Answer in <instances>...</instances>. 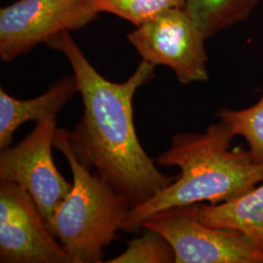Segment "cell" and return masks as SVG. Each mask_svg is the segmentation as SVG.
<instances>
[{"label":"cell","mask_w":263,"mask_h":263,"mask_svg":"<svg viewBox=\"0 0 263 263\" xmlns=\"http://www.w3.org/2000/svg\"><path fill=\"white\" fill-rule=\"evenodd\" d=\"M62 52L73 70L83 114L66 131L77 160L125 198L139 206L170 185L175 178L160 172L139 141L134 125L133 100L154 77L156 66L141 62L129 79L116 83L104 78L88 61L68 31L47 43Z\"/></svg>","instance_id":"6da1fadb"},{"label":"cell","mask_w":263,"mask_h":263,"mask_svg":"<svg viewBox=\"0 0 263 263\" xmlns=\"http://www.w3.org/2000/svg\"><path fill=\"white\" fill-rule=\"evenodd\" d=\"M234 138L222 120L210 125L204 133L175 135L169 149L154 160L164 167H178L179 178L148 201L131 208L123 231L140 230L145 218L163 211L234 200L263 182L262 165L249 149H231Z\"/></svg>","instance_id":"7a4b0ae2"},{"label":"cell","mask_w":263,"mask_h":263,"mask_svg":"<svg viewBox=\"0 0 263 263\" xmlns=\"http://www.w3.org/2000/svg\"><path fill=\"white\" fill-rule=\"evenodd\" d=\"M54 147L72 173V187L47 223L70 263H100L104 248L115 240L130 203L76 158L66 130L57 128Z\"/></svg>","instance_id":"3957f363"},{"label":"cell","mask_w":263,"mask_h":263,"mask_svg":"<svg viewBox=\"0 0 263 263\" xmlns=\"http://www.w3.org/2000/svg\"><path fill=\"white\" fill-rule=\"evenodd\" d=\"M206 39L183 8L166 10L128 34L143 61L168 66L181 84L209 79Z\"/></svg>","instance_id":"277c9868"},{"label":"cell","mask_w":263,"mask_h":263,"mask_svg":"<svg viewBox=\"0 0 263 263\" xmlns=\"http://www.w3.org/2000/svg\"><path fill=\"white\" fill-rule=\"evenodd\" d=\"M56 131L57 115H51L36 122L23 141L0 151V182L25 188L46 223L72 187L53 159Z\"/></svg>","instance_id":"5b68a950"},{"label":"cell","mask_w":263,"mask_h":263,"mask_svg":"<svg viewBox=\"0 0 263 263\" xmlns=\"http://www.w3.org/2000/svg\"><path fill=\"white\" fill-rule=\"evenodd\" d=\"M98 14L87 0H18L0 9V58L13 62L63 32L84 28Z\"/></svg>","instance_id":"8992f818"},{"label":"cell","mask_w":263,"mask_h":263,"mask_svg":"<svg viewBox=\"0 0 263 263\" xmlns=\"http://www.w3.org/2000/svg\"><path fill=\"white\" fill-rule=\"evenodd\" d=\"M141 228L164 236L176 263H263V251L241 231L202 224L179 208L148 216Z\"/></svg>","instance_id":"52a82bcc"},{"label":"cell","mask_w":263,"mask_h":263,"mask_svg":"<svg viewBox=\"0 0 263 263\" xmlns=\"http://www.w3.org/2000/svg\"><path fill=\"white\" fill-rule=\"evenodd\" d=\"M0 262L70 263L31 195L0 182Z\"/></svg>","instance_id":"ba28073f"},{"label":"cell","mask_w":263,"mask_h":263,"mask_svg":"<svg viewBox=\"0 0 263 263\" xmlns=\"http://www.w3.org/2000/svg\"><path fill=\"white\" fill-rule=\"evenodd\" d=\"M78 88L74 76H66L50 86L45 93L29 100H18L0 89V148L11 145L15 132L28 121L38 122L57 115Z\"/></svg>","instance_id":"9c48e42d"},{"label":"cell","mask_w":263,"mask_h":263,"mask_svg":"<svg viewBox=\"0 0 263 263\" xmlns=\"http://www.w3.org/2000/svg\"><path fill=\"white\" fill-rule=\"evenodd\" d=\"M179 209L202 224L239 230L263 251V184L228 202L199 203Z\"/></svg>","instance_id":"30bf717a"},{"label":"cell","mask_w":263,"mask_h":263,"mask_svg":"<svg viewBox=\"0 0 263 263\" xmlns=\"http://www.w3.org/2000/svg\"><path fill=\"white\" fill-rule=\"evenodd\" d=\"M261 0H184L183 9L204 36L247 19Z\"/></svg>","instance_id":"8fae6325"},{"label":"cell","mask_w":263,"mask_h":263,"mask_svg":"<svg viewBox=\"0 0 263 263\" xmlns=\"http://www.w3.org/2000/svg\"><path fill=\"white\" fill-rule=\"evenodd\" d=\"M216 115L230 126L235 137L244 138L254 159L263 166V93L259 101L248 108L240 110L221 108Z\"/></svg>","instance_id":"7c38bea8"},{"label":"cell","mask_w":263,"mask_h":263,"mask_svg":"<svg viewBox=\"0 0 263 263\" xmlns=\"http://www.w3.org/2000/svg\"><path fill=\"white\" fill-rule=\"evenodd\" d=\"M98 13L107 12L136 27L172 8H183L184 0H87Z\"/></svg>","instance_id":"4fadbf2b"},{"label":"cell","mask_w":263,"mask_h":263,"mask_svg":"<svg viewBox=\"0 0 263 263\" xmlns=\"http://www.w3.org/2000/svg\"><path fill=\"white\" fill-rule=\"evenodd\" d=\"M142 236L129 242L128 248L107 263H172L176 261V254L164 236L158 232L144 229Z\"/></svg>","instance_id":"5bb4252c"}]
</instances>
